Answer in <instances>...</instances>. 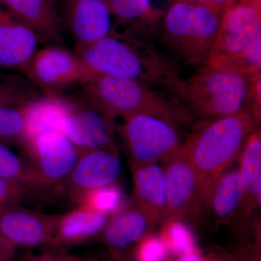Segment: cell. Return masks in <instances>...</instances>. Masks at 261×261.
<instances>
[{
	"label": "cell",
	"instance_id": "1",
	"mask_svg": "<svg viewBox=\"0 0 261 261\" xmlns=\"http://www.w3.org/2000/svg\"><path fill=\"white\" fill-rule=\"evenodd\" d=\"M74 53L89 80L97 75L135 80L181 100L185 80L179 64L149 41L113 30Z\"/></svg>",
	"mask_w": 261,
	"mask_h": 261
},
{
	"label": "cell",
	"instance_id": "2",
	"mask_svg": "<svg viewBox=\"0 0 261 261\" xmlns=\"http://www.w3.org/2000/svg\"><path fill=\"white\" fill-rule=\"evenodd\" d=\"M258 127L247 111L197 123L181 145L207 208L218 178L238 159L245 140Z\"/></svg>",
	"mask_w": 261,
	"mask_h": 261
},
{
	"label": "cell",
	"instance_id": "3",
	"mask_svg": "<svg viewBox=\"0 0 261 261\" xmlns=\"http://www.w3.org/2000/svg\"><path fill=\"white\" fill-rule=\"evenodd\" d=\"M84 95L116 123V118L146 113L178 125L192 116L178 98L137 81L97 75L83 85Z\"/></svg>",
	"mask_w": 261,
	"mask_h": 261
},
{
	"label": "cell",
	"instance_id": "4",
	"mask_svg": "<svg viewBox=\"0 0 261 261\" xmlns=\"http://www.w3.org/2000/svg\"><path fill=\"white\" fill-rule=\"evenodd\" d=\"M222 15L190 0H172L163 15L158 40L175 57V61L203 66L217 37Z\"/></svg>",
	"mask_w": 261,
	"mask_h": 261
},
{
	"label": "cell",
	"instance_id": "5",
	"mask_svg": "<svg viewBox=\"0 0 261 261\" xmlns=\"http://www.w3.org/2000/svg\"><path fill=\"white\" fill-rule=\"evenodd\" d=\"M252 75L203 65L185 80L182 104L192 118L216 119L247 111L250 113Z\"/></svg>",
	"mask_w": 261,
	"mask_h": 261
},
{
	"label": "cell",
	"instance_id": "6",
	"mask_svg": "<svg viewBox=\"0 0 261 261\" xmlns=\"http://www.w3.org/2000/svg\"><path fill=\"white\" fill-rule=\"evenodd\" d=\"M116 126L124 142L130 164L158 163L181 146L178 125L173 122L146 113L122 118Z\"/></svg>",
	"mask_w": 261,
	"mask_h": 261
},
{
	"label": "cell",
	"instance_id": "7",
	"mask_svg": "<svg viewBox=\"0 0 261 261\" xmlns=\"http://www.w3.org/2000/svg\"><path fill=\"white\" fill-rule=\"evenodd\" d=\"M28 156V187L47 189L64 181L78 161L80 152L59 132L38 136L24 144Z\"/></svg>",
	"mask_w": 261,
	"mask_h": 261
},
{
	"label": "cell",
	"instance_id": "8",
	"mask_svg": "<svg viewBox=\"0 0 261 261\" xmlns=\"http://www.w3.org/2000/svg\"><path fill=\"white\" fill-rule=\"evenodd\" d=\"M23 73L46 95L60 94L68 87L83 86L89 80L75 53L59 45H49L36 51Z\"/></svg>",
	"mask_w": 261,
	"mask_h": 261
},
{
	"label": "cell",
	"instance_id": "9",
	"mask_svg": "<svg viewBox=\"0 0 261 261\" xmlns=\"http://www.w3.org/2000/svg\"><path fill=\"white\" fill-rule=\"evenodd\" d=\"M260 40L261 6L236 3L221 17L206 65L216 66L240 56Z\"/></svg>",
	"mask_w": 261,
	"mask_h": 261
},
{
	"label": "cell",
	"instance_id": "10",
	"mask_svg": "<svg viewBox=\"0 0 261 261\" xmlns=\"http://www.w3.org/2000/svg\"><path fill=\"white\" fill-rule=\"evenodd\" d=\"M167 190V219L198 222L206 207L197 176L181 146L161 160ZM165 220V221H166Z\"/></svg>",
	"mask_w": 261,
	"mask_h": 261
},
{
	"label": "cell",
	"instance_id": "11",
	"mask_svg": "<svg viewBox=\"0 0 261 261\" xmlns=\"http://www.w3.org/2000/svg\"><path fill=\"white\" fill-rule=\"evenodd\" d=\"M83 98H68L69 106L61 133L80 154L96 149L118 152L114 141L116 123L85 95Z\"/></svg>",
	"mask_w": 261,
	"mask_h": 261
},
{
	"label": "cell",
	"instance_id": "12",
	"mask_svg": "<svg viewBox=\"0 0 261 261\" xmlns=\"http://www.w3.org/2000/svg\"><path fill=\"white\" fill-rule=\"evenodd\" d=\"M58 216L29 210L18 202L0 204V239L15 250L49 247Z\"/></svg>",
	"mask_w": 261,
	"mask_h": 261
},
{
	"label": "cell",
	"instance_id": "13",
	"mask_svg": "<svg viewBox=\"0 0 261 261\" xmlns=\"http://www.w3.org/2000/svg\"><path fill=\"white\" fill-rule=\"evenodd\" d=\"M121 171L118 152L108 149L87 151L80 154L69 175L57 187L75 202L87 192L116 184Z\"/></svg>",
	"mask_w": 261,
	"mask_h": 261
},
{
	"label": "cell",
	"instance_id": "14",
	"mask_svg": "<svg viewBox=\"0 0 261 261\" xmlns=\"http://www.w3.org/2000/svg\"><path fill=\"white\" fill-rule=\"evenodd\" d=\"M67 28L75 49L97 42L113 30V18L106 0H61Z\"/></svg>",
	"mask_w": 261,
	"mask_h": 261
},
{
	"label": "cell",
	"instance_id": "15",
	"mask_svg": "<svg viewBox=\"0 0 261 261\" xmlns=\"http://www.w3.org/2000/svg\"><path fill=\"white\" fill-rule=\"evenodd\" d=\"M242 202L235 218L238 227L245 228L260 206L261 130L257 127L247 137L238 158Z\"/></svg>",
	"mask_w": 261,
	"mask_h": 261
},
{
	"label": "cell",
	"instance_id": "16",
	"mask_svg": "<svg viewBox=\"0 0 261 261\" xmlns=\"http://www.w3.org/2000/svg\"><path fill=\"white\" fill-rule=\"evenodd\" d=\"M39 42L32 29L0 5V68L23 73Z\"/></svg>",
	"mask_w": 261,
	"mask_h": 261
},
{
	"label": "cell",
	"instance_id": "17",
	"mask_svg": "<svg viewBox=\"0 0 261 261\" xmlns=\"http://www.w3.org/2000/svg\"><path fill=\"white\" fill-rule=\"evenodd\" d=\"M136 207L153 221L162 223L167 216V190L162 166L158 163L130 164Z\"/></svg>",
	"mask_w": 261,
	"mask_h": 261
},
{
	"label": "cell",
	"instance_id": "18",
	"mask_svg": "<svg viewBox=\"0 0 261 261\" xmlns=\"http://www.w3.org/2000/svg\"><path fill=\"white\" fill-rule=\"evenodd\" d=\"M113 18V30L151 42L157 38L165 10L150 0H106Z\"/></svg>",
	"mask_w": 261,
	"mask_h": 261
},
{
	"label": "cell",
	"instance_id": "19",
	"mask_svg": "<svg viewBox=\"0 0 261 261\" xmlns=\"http://www.w3.org/2000/svg\"><path fill=\"white\" fill-rule=\"evenodd\" d=\"M111 216L80 205L68 214L59 215L49 247H65L87 243L99 236Z\"/></svg>",
	"mask_w": 261,
	"mask_h": 261
},
{
	"label": "cell",
	"instance_id": "20",
	"mask_svg": "<svg viewBox=\"0 0 261 261\" xmlns=\"http://www.w3.org/2000/svg\"><path fill=\"white\" fill-rule=\"evenodd\" d=\"M42 42L62 43V21L51 0H0Z\"/></svg>",
	"mask_w": 261,
	"mask_h": 261
},
{
	"label": "cell",
	"instance_id": "21",
	"mask_svg": "<svg viewBox=\"0 0 261 261\" xmlns=\"http://www.w3.org/2000/svg\"><path fill=\"white\" fill-rule=\"evenodd\" d=\"M153 221L138 207H126L110 217L101 236L115 257L150 233Z\"/></svg>",
	"mask_w": 261,
	"mask_h": 261
},
{
	"label": "cell",
	"instance_id": "22",
	"mask_svg": "<svg viewBox=\"0 0 261 261\" xmlns=\"http://www.w3.org/2000/svg\"><path fill=\"white\" fill-rule=\"evenodd\" d=\"M68 106V98L61 94H45L25 106L27 136L22 146L38 136L61 132Z\"/></svg>",
	"mask_w": 261,
	"mask_h": 261
},
{
	"label": "cell",
	"instance_id": "23",
	"mask_svg": "<svg viewBox=\"0 0 261 261\" xmlns=\"http://www.w3.org/2000/svg\"><path fill=\"white\" fill-rule=\"evenodd\" d=\"M242 202L239 168L230 167L216 181L208 202L216 219L229 222L235 219Z\"/></svg>",
	"mask_w": 261,
	"mask_h": 261
},
{
	"label": "cell",
	"instance_id": "24",
	"mask_svg": "<svg viewBox=\"0 0 261 261\" xmlns=\"http://www.w3.org/2000/svg\"><path fill=\"white\" fill-rule=\"evenodd\" d=\"M42 96L25 77L0 74V108L23 107Z\"/></svg>",
	"mask_w": 261,
	"mask_h": 261
},
{
	"label": "cell",
	"instance_id": "25",
	"mask_svg": "<svg viewBox=\"0 0 261 261\" xmlns=\"http://www.w3.org/2000/svg\"><path fill=\"white\" fill-rule=\"evenodd\" d=\"M162 225L160 235L171 254L180 257L197 250L195 236L187 222L182 220L167 219Z\"/></svg>",
	"mask_w": 261,
	"mask_h": 261
},
{
	"label": "cell",
	"instance_id": "26",
	"mask_svg": "<svg viewBox=\"0 0 261 261\" xmlns=\"http://www.w3.org/2000/svg\"><path fill=\"white\" fill-rule=\"evenodd\" d=\"M75 202L79 206H86L111 216L123 209V195L121 189L113 184L87 192Z\"/></svg>",
	"mask_w": 261,
	"mask_h": 261
},
{
	"label": "cell",
	"instance_id": "27",
	"mask_svg": "<svg viewBox=\"0 0 261 261\" xmlns=\"http://www.w3.org/2000/svg\"><path fill=\"white\" fill-rule=\"evenodd\" d=\"M25 106L0 108V143L23 145L27 136Z\"/></svg>",
	"mask_w": 261,
	"mask_h": 261
},
{
	"label": "cell",
	"instance_id": "28",
	"mask_svg": "<svg viewBox=\"0 0 261 261\" xmlns=\"http://www.w3.org/2000/svg\"><path fill=\"white\" fill-rule=\"evenodd\" d=\"M0 177L27 187L29 181L27 163L8 147L0 143Z\"/></svg>",
	"mask_w": 261,
	"mask_h": 261
},
{
	"label": "cell",
	"instance_id": "29",
	"mask_svg": "<svg viewBox=\"0 0 261 261\" xmlns=\"http://www.w3.org/2000/svg\"><path fill=\"white\" fill-rule=\"evenodd\" d=\"M136 245L137 261H168L171 254L160 234L149 233Z\"/></svg>",
	"mask_w": 261,
	"mask_h": 261
},
{
	"label": "cell",
	"instance_id": "30",
	"mask_svg": "<svg viewBox=\"0 0 261 261\" xmlns=\"http://www.w3.org/2000/svg\"><path fill=\"white\" fill-rule=\"evenodd\" d=\"M27 187L0 177V204L18 202L27 193Z\"/></svg>",
	"mask_w": 261,
	"mask_h": 261
},
{
	"label": "cell",
	"instance_id": "31",
	"mask_svg": "<svg viewBox=\"0 0 261 261\" xmlns=\"http://www.w3.org/2000/svg\"><path fill=\"white\" fill-rule=\"evenodd\" d=\"M48 248L39 253L28 254L20 261H80V256L67 253L64 250Z\"/></svg>",
	"mask_w": 261,
	"mask_h": 261
},
{
	"label": "cell",
	"instance_id": "32",
	"mask_svg": "<svg viewBox=\"0 0 261 261\" xmlns=\"http://www.w3.org/2000/svg\"><path fill=\"white\" fill-rule=\"evenodd\" d=\"M176 261H237L231 257L226 255H219V254H204L202 252L196 250L191 253L182 255L178 257Z\"/></svg>",
	"mask_w": 261,
	"mask_h": 261
},
{
	"label": "cell",
	"instance_id": "33",
	"mask_svg": "<svg viewBox=\"0 0 261 261\" xmlns=\"http://www.w3.org/2000/svg\"><path fill=\"white\" fill-rule=\"evenodd\" d=\"M190 1L208 7L222 15L237 3L236 0H190Z\"/></svg>",
	"mask_w": 261,
	"mask_h": 261
},
{
	"label": "cell",
	"instance_id": "34",
	"mask_svg": "<svg viewBox=\"0 0 261 261\" xmlns=\"http://www.w3.org/2000/svg\"><path fill=\"white\" fill-rule=\"evenodd\" d=\"M15 250L7 245L6 244L0 239V252L8 254V255H13L14 256Z\"/></svg>",
	"mask_w": 261,
	"mask_h": 261
},
{
	"label": "cell",
	"instance_id": "35",
	"mask_svg": "<svg viewBox=\"0 0 261 261\" xmlns=\"http://www.w3.org/2000/svg\"><path fill=\"white\" fill-rule=\"evenodd\" d=\"M13 255L0 252V261H13Z\"/></svg>",
	"mask_w": 261,
	"mask_h": 261
},
{
	"label": "cell",
	"instance_id": "36",
	"mask_svg": "<svg viewBox=\"0 0 261 261\" xmlns=\"http://www.w3.org/2000/svg\"><path fill=\"white\" fill-rule=\"evenodd\" d=\"M80 261H101L97 257L93 256V255H85V256L80 257Z\"/></svg>",
	"mask_w": 261,
	"mask_h": 261
},
{
	"label": "cell",
	"instance_id": "37",
	"mask_svg": "<svg viewBox=\"0 0 261 261\" xmlns=\"http://www.w3.org/2000/svg\"><path fill=\"white\" fill-rule=\"evenodd\" d=\"M240 3L256 5V6H261V0H240Z\"/></svg>",
	"mask_w": 261,
	"mask_h": 261
},
{
	"label": "cell",
	"instance_id": "38",
	"mask_svg": "<svg viewBox=\"0 0 261 261\" xmlns=\"http://www.w3.org/2000/svg\"><path fill=\"white\" fill-rule=\"evenodd\" d=\"M51 2H53V3H54V4H58V1H59V0H51Z\"/></svg>",
	"mask_w": 261,
	"mask_h": 261
},
{
	"label": "cell",
	"instance_id": "39",
	"mask_svg": "<svg viewBox=\"0 0 261 261\" xmlns=\"http://www.w3.org/2000/svg\"><path fill=\"white\" fill-rule=\"evenodd\" d=\"M117 261H123V260H122V259H118V260H117Z\"/></svg>",
	"mask_w": 261,
	"mask_h": 261
},
{
	"label": "cell",
	"instance_id": "40",
	"mask_svg": "<svg viewBox=\"0 0 261 261\" xmlns=\"http://www.w3.org/2000/svg\"><path fill=\"white\" fill-rule=\"evenodd\" d=\"M19 261V260H18Z\"/></svg>",
	"mask_w": 261,
	"mask_h": 261
}]
</instances>
